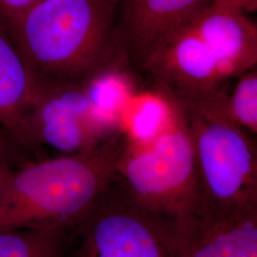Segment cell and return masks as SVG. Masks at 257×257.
Wrapping results in <instances>:
<instances>
[{"instance_id": "6da1fadb", "label": "cell", "mask_w": 257, "mask_h": 257, "mask_svg": "<svg viewBox=\"0 0 257 257\" xmlns=\"http://www.w3.org/2000/svg\"><path fill=\"white\" fill-rule=\"evenodd\" d=\"M130 141L125 128L82 151L15 168L0 190V231L42 226L74 229L117 175Z\"/></svg>"}, {"instance_id": "7a4b0ae2", "label": "cell", "mask_w": 257, "mask_h": 257, "mask_svg": "<svg viewBox=\"0 0 257 257\" xmlns=\"http://www.w3.org/2000/svg\"><path fill=\"white\" fill-rule=\"evenodd\" d=\"M119 0H41L9 28L38 84H85L118 54Z\"/></svg>"}, {"instance_id": "3957f363", "label": "cell", "mask_w": 257, "mask_h": 257, "mask_svg": "<svg viewBox=\"0 0 257 257\" xmlns=\"http://www.w3.org/2000/svg\"><path fill=\"white\" fill-rule=\"evenodd\" d=\"M225 94L193 105L168 102L181 112L191 137L197 176L196 218L206 220L257 211L256 144L253 136L223 114Z\"/></svg>"}, {"instance_id": "277c9868", "label": "cell", "mask_w": 257, "mask_h": 257, "mask_svg": "<svg viewBox=\"0 0 257 257\" xmlns=\"http://www.w3.org/2000/svg\"><path fill=\"white\" fill-rule=\"evenodd\" d=\"M169 105L168 120L149 140L130 144L117 176L131 197L150 211L189 222L196 217L197 176L183 116Z\"/></svg>"}, {"instance_id": "5b68a950", "label": "cell", "mask_w": 257, "mask_h": 257, "mask_svg": "<svg viewBox=\"0 0 257 257\" xmlns=\"http://www.w3.org/2000/svg\"><path fill=\"white\" fill-rule=\"evenodd\" d=\"M191 222L141 206L116 175L74 230L81 257H183Z\"/></svg>"}, {"instance_id": "8992f818", "label": "cell", "mask_w": 257, "mask_h": 257, "mask_svg": "<svg viewBox=\"0 0 257 257\" xmlns=\"http://www.w3.org/2000/svg\"><path fill=\"white\" fill-rule=\"evenodd\" d=\"M27 124L41 153L49 148L60 155L92 147L125 130L116 116L93 100L88 83L38 84Z\"/></svg>"}, {"instance_id": "52a82bcc", "label": "cell", "mask_w": 257, "mask_h": 257, "mask_svg": "<svg viewBox=\"0 0 257 257\" xmlns=\"http://www.w3.org/2000/svg\"><path fill=\"white\" fill-rule=\"evenodd\" d=\"M139 67L165 101L191 105L226 92L227 69L188 19L166 35Z\"/></svg>"}, {"instance_id": "ba28073f", "label": "cell", "mask_w": 257, "mask_h": 257, "mask_svg": "<svg viewBox=\"0 0 257 257\" xmlns=\"http://www.w3.org/2000/svg\"><path fill=\"white\" fill-rule=\"evenodd\" d=\"M208 0H119L115 40L119 55L140 65L156 44Z\"/></svg>"}, {"instance_id": "9c48e42d", "label": "cell", "mask_w": 257, "mask_h": 257, "mask_svg": "<svg viewBox=\"0 0 257 257\" xmlns=\"http://www.w3.org/2000/svg\"><path fill=\"white\" fill-rule=\"evenodd\" d=\"M38 82L0 16V127L25 152L42 158L28 130L27 115Z\"/></svg>"}, {"instance_id": "30bf717a", "label": "cell", "mask_w": 257, "mask_h": 257, "mask_svg": "<svg viewBox=\"0 0 257 257\" xmlns=\"http://www.w3.org/2000/svg\"><path fill=\"white\" fill-rule=\"evenodd\" d=\"M246 15L226 5L207 2L189 18L232 79L256 67V25Z\"/></svg>"}, {"instance_id": "8fae6325", "label": "cell", "mask_w": 257, "mask_h": 257, "mask_svg": "<svg viewBox=\"0 0 257 257\" xmlns=\"http://www.w3.org/2000/svg\"><path fill=\"white\" fill-rule=\"evenodd\" d=\"M183 257H257V211L223 220L194 218Z\"/></svg>"}, {"instance_id": "7c38bea8", "label": "cell", "mask_w": 257, "mask_h": 257, "mask_svg": "<svg viewBox=\"0 0 257 257\" xmlns=\"http://www.w3.org/2000/svg\"><path fill=\"white\" fill-rule=\"evenodd\" d=\"M74 229L30 227L0 231V257H74Z\"/></svg>"}, {"instance_id": "4fadbf2b", "label": "cell", "mask_w": 257, "mask_h": 257, "mask_svg": "<svg viewBox=\"0 0 257 257\" xmlns=\"http://www.w3.org/2000/svg\"><path fill=\"white\" fill-rule=\"evenodd\" d=\"M236 82L223 100V114L251 136L257 134V70L250 69L235 78Z\"/></svg>"}, {"instance_id": "5bb4252c", "label": "cell", "mask_w": 257, "mask_h": 257, "mask_svg": "<svg viewBox=\"0 0 257 257\" xmlns=\"http://www.w3.org/2000/svg\"><path fill=\"white\" fill-rule=\"evenodd\" d=\"M41 0H0V16L14 27Z\"/></svg>"}, {"instance_id": "9a60e30c", "label": "cell", "mask_w": 257, "mask_h": 257, "mask_svg": "<svg viewBox=\"0 0 257 257\" xmlns=\"http://www.w3.org/2000/svg\"><path fill=\"white\" fill-rule=\"evenodd\" d=\"M21 151L25 152L4 128L0 127V161L14 168L23 165L27 161L22 160Z\"/></svg>"}, {"instance_id": "2e32d148", "label": "cell", "mask_w": 257, "mask_h": 257, "mask_svg": "<svg viewBox=\"0 0 257 257\" xmlns=\"http://www.w3.org/2000/svg\"><path fill=\"white\" fill-rule=\"evenodd\" d=\"M208 2L226 5L245 14L254 13L257 10V0H208Z\"/></svg>"}, {"instance_id": "e0dca14e", "label": "cell", "mask_w": 257, "mask_h": 257, "mask_svg": "<svg viewBox=\"0 0 257 257\" xmlns=\"http://www.w3.org/2000/svg\"><path fill=\"white\" fill-rule=\"evenodd\" d=\"M14 169L15 168L13 166L10 165L8 163L0 161V190L6 182V180L8 179L9 175H11V173Z\"/></svg>"}, {"instance_id": "ac0fdd59", "label": "cell", "mask_w": 257, "mask_h": 257, "mask_svg": "<svg viewBox=\"0 0 257 257\" xmlns=\"http://www.w3.org/2000/svg\"><path fill=\"white\" fill-rule=\"evenodd\" d=\"M76 257H80V254H79V252L76 254Z\"/></svg>"}, {"instance_id": "d6986e66", "label": "cell", "mask_w": 257, "mask_h": 257, "mask_svg": "<svg viewBox=\"0 0 257 257\" xmlns=\"http://www.w3.org/2000/svg\"><path fill=\"white\" fill-rule=\"evenodd\" d=\"M78 251H79V250H78ZM80 257H81V256H80Z\"/></svg>"}]
</instances>
